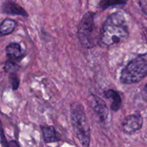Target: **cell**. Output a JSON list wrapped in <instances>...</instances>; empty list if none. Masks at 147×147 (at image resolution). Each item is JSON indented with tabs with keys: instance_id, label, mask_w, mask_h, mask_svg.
<instances>
[{
	"instance_id": "1",
	"label": "cell",
	"mask_w": 147,
	"mask_h": 147,
	"mask_svg": "<svg viewBox=\"0 0 147 147\" xmlns=\"http://www.w3.org/2000/svg\"><path fill=\"white\" fill-rule=\"evenodd\" d=\"M129 36V27L124 15L121 11H116L109 15L103 23L100 42L106 47H111L123 42Z\"/></svg>"
},
{
	"instance_id": "2",
	"label": "cell",
	"mask_w": 147,
	"mask_h": 147,
	"mask_svg": "<svg viewBox=\"0 0 147 147\" xmlns=\"http://www.w3.org/2000/svg\"><path fill=\"white\" fill-rule=\"evenodd\" d=\"M70 112L75 134L83 147H89L90 144V129L87 121L84 106L79 102H73L70 106Z\"/></svg>"
},
{
	"instance_id": "3",
	"label": "cell",
	"mask_w": 147,
	"mask_h": 147,
	"mask_svg": "<svg viewBox=\"0 0 147 147\" xmlns=\"http://www.w3.org/2000/svg\"><path fill=\"white\" fill-rule=\"evenodd\" d=\"M147 76V53L132 59L121 70L120 82L123 84H135Z\"/></svg>"
},
{
	"instance_id": "4",
	"label": "cell",
	"mask_w": 147,
	"mask_h": 147,
	"mask_svg": "<svg viewBox=\"0 0 147 147\" xmlns=\"http://www.w3.org/2000/svg\"><path fill=\"white\" fill-rule=\"evenodd\" d=\"M95 16L94 12L87 11L79 23L78 36L80 43L86 48H91L95 45Z\"/></svg>"
},
{
	"instance_id": "5",
	"label": "cell",
	"mask_w": 147,
	"mask_h": 147,
	"mask_svg": "<svg viewBox=\"0 0 147 147\" xmlns=\"http://www.w3.org/2000/svg\"><path fill=\"white\" fill-rule=\"evenodd\" d=\"M143 118L139 113H134L124 118L121 123L123 133L132 135L140 130L143 126Z\"/></svg>"
},
{
	"instance_id": "6",
	"label": "cell",
	"mask_w": 147,
	"mask_h": 147,
	"mask_svg": "<svg viewBox=\"0 0 147 147\" xmlns=\"http://www.w3.org/2000/svg\"><path fill=\"white\" fill-rule=\"evenodd\" d=\"M1 10L4 14L19 15L23 17H28V13L22 6L13 0H5L1 4Z\"/></svg>"
},
{
	"instance_id": "7",
	"label": "cell",
	"mask_w": 147,
	"mask_h": 147,
	"mask_svg": "<svg viewBox=\"0 0 147 147\" xmlns=\"http://www.w3.org/2000/svg\"><path fill=\"white\" fill-rule=\"evenodd\" d=\"M93 99V109L98 116L100 121L104 122L107 120L109 116V109L107 105L100 97L94 94H91Z\"/></svg>"
},
{
	"instance_id": "8",
	"label": "cell",
	"mask_w": 147,
	"mask_h": 147,
	"mask_svg": "<svg viewBox=\"0 0 147 147\" xmlns=\"http://www.w3.org/2000/svg\"><path fill=\"white\" fill-rule=\"evenodd\" d=\"M5 51L7 55L13 61L21 60L24 55V52L21 45L17 42H11L6 47Z\"/></svg>"
},
{
	"instance_id": "9",
	"label": "cell",
	"mask_w": 147,
	"mask_h": 147,
	"mask_svg": "<svg viewBox=\"0 0 147 147\" xmlns=\"http://www.w3.org/2000/svg\"><path fill=\"white\" fill-rule=\"evenodd\" d=\"M103 94L106 98L111 100V109L113 111H118L122 104V99L119 93L113 89H109L104 91Z\"/></svg>"
},
{
	"instance_id": "10",
	"label": "cell",
	"mask_w": 147,
	"mask_h": 147,
	"mask_svg": "<svg viewBox=\"0 0 147 147\" xmlns=\"http://www.w3.org/2000/svg\"><path fill=\"white\" fill-rule=\"evenodd\" d=\"M43 140L45 143H55L60 140L53 126H40Z\"/></svg>"
},
{
	"instance_id": "11",
	"label": "cell",
	"mask_w": 147,
	"mask_h": 147,
	"mask_svg": "<svg viewBox=\"0 0 147 147\" xmlns=\"http://www.w3.org/2000/svg\"><path fill=\"white\" fill-rule=\"evenodd\" d=\"M17 22L11 19L7 18L3 20L0 25V33L1 35H7L14 32Z\"/></svg>"
},
{
	"instance_id": "12",
	"label": "cell",
	"mask_w": 147,
	"mask_h": 147,
	"mask_svg": "<svg viewBox=\"0 0 147 147\" xmlns=\"http://www.w3.org/2000/svg\"><path fill=\"white\" fill-rule=\"evenodd\" d=\"M128 0H100L99 7L102 10H106L111 7H123L127 4Z\"/></svg>"
},
{
	"instance_id": "13",
	"label": "cell",
	"mask_w": 147,
	"mask_h": 147,
	"mask_svg": "<svg viewBox=\"0 0 147 147\" xmlns=\"http://www.w3.org/2000/svg\"><path fill=\"white\" fill-rule=\"evenodd\" d=\"M18 67L19 66L17 65L15 62L13 61V60H9V61H7L5 63L4 70L6 73H15Z\"/></svg>"
},
{
	"instance_id": "14",
	"label": "cell",
	"mask_w": 147,
	"mask_h": 147,
	"mask_svg": "<svg viewBox=\"0 0 147 147\" xmlns=\"http://www.w3.org/2000/svg\"><path fill=\"white\" fill-rule=\"evenodd\" d=\"M9 83L13 90H16L19 88L20 86V79L18 78L15 73H10Z\"/></svg>"
},
{
	"instance_id": "15",
	"label": "cell",
	"mask_w": 147,
	"mask_h": 147,
	"mask_svg": "<svg viewBox=\"0 0 147 147\" xmlns=\"http://www.w3.org/2000/svg\"><path fill=\"white\" fill-rule=\"evenodd\" d=\"M1 146L3 147H7V144H8V142H7V139H6V137L4 136V131H3V129H1Z\"/></svg>"
},
{
	"instance_id": "16",
	"label": "cell",
	"mask_w": 147,
	"mask_h": 147,
	"mask_svg": "<svg viewBox=\"0 0 147 147\" xmlns=\"http://www.w3.org/2000/svg\"><path fill=\"white\" fill-rule=\"evenodd\" d=\"M7 147H20V146L16 141H11V142H8Z\"/></svg>"
},
{
	"instance_id": "17",
	"label": "cell",
	"mask_w": 147,
	"mask_h": 147,
	"mask_svg": "<svg viewBox=\"0 0 147 147\" xmlns=\"http://www.w3.org/2000/svg\"><path fill=\"white\" fill-rule=\"evenodd\" d=\"M143 95H144V98L145 100L147 101V83L143 89Z\"/></svg>"
}]
</instances>
